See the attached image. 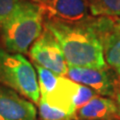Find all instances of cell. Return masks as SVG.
<instances>
[{
  "label": "cell",
  "mask_w": 120,
  "mask_h": 120,
  "mask_svg": "<svg viewBox=\"0 0 120 120\" xmlns=\"http://www.w3.org/2000/svg\"><path fill=\"white\" fill-rule=\"evenodd\" d=\"M79 86L80 83L69 79L68 77L60 76L54 91L47 96L40 97V99H43L52 106L65 111L74 120V113L76 110L74 102Z\"/></svg>",
  "instance_id": "9c48e42d"
},
{
  "label": "cell",
  "mask_w": 120,
  "mask_h": 120,
  "mask_svg": "<svg viewBox=\"0 0 120 120\" xmlns=\"http://www.w3.org/2000/svg\"><path fill=\"white\" fill-rule=\"evenodd\" d=\"M87 20L79 23H68L47 19L44 27L58 41L68 67L106 68L102 45Z\"/></svg>",
  "instance_id": "6da1fadb"
},
{
  "label": "cell",
  "mask_w": 120,
  "mask_h": 120,
  "mask_svg": "<svg viewBox=\"0 0 120 120\" xmlns=\"http://www.w3.org/2000/svg\"><path fill=\"white\" fill-rule=\"evenodd\" d=\"M66 76L77 83L88 86L98 94L112 96L116 94V80L106 68L69 66Z\"/></svg>",
  "instance_id": "8992f818"
},
{
  "label": "cell",
  "mask_w": 120,
  "mask_h": 120,
  "mask_svg": "<svg viewBox=\"0 0 120 120\" xmlns=\"http://www.w3.org/2000/svg\"><path fill=\"white\" fill-rule=\"evenodd\" d=\"M44 16V10L39 3L22 1L0 26L6 50L26 53L43 32Z\"/></svg>",
  "instance_id": "7a4b0ae2"
},
{
  "label": "cell",
  "mask_w": 120,
  "mask_h": 120,
  "mask_svg": "<svg viewBox=\"0 0 120 120\" xmlns=\"http://www.w3.org/2000/svg\"><path fill=\"white\" fill-rule=\"evenodd\" d=\"M116 103H117L118 112H119V116H120V89H119V91L116 93Z\"/></svg>",
  "instance_id": "9a60e30c"
},
{
  "label": "cell",
  "mask_w": 120,
  "mask_h": 120,
  "mask_svg": "<svg viewBox=\"0 0 120 120\" xmlns=\"http://www.w3.org/2000/svg\"><path fill=\"white\" fill-rule=\"evenodd\" d=\"M37 110L31 101L0 85V120H36Z\"/></svg>",
  "instance_id": "ba28073f"
},
{
  "label": "cell",
  "mask_w": 120,
  "mask_h": 120,
  "mask_svg": "<svg viewBox=\"0 0 120 120\" xmlns=\"http://www.w3.org/2000/svg\"><path fill=\"white\" fill-rule=\"evenodd\" d=\"M0 84L38 104L40 90L34 67L20 53L0 49Z\"/></svg>",
  "instance_id": "3957f363"
},
{
  "label": "cell",
  "mask_w": 120,
  "mask_h": 120,
  "mask_svg": "<svg viewBox=\"0 0 120 120\" xmlns=\"http://www.w3.org/2000/svg\"><path fill=\"white\" fill-rule=\"evenodd\" d=\"M35 70L37 72V77H38L40 97H44L51 94L58 84L60 76L37 64H35Z\"/></svg>",
  "instance_id": "7c38bea8"
},
{
  "label": "cell",
  "mask_w": 120,
  "mask_h": 120,
  "mask_svg": "<svg viewBox=\"0 0 120 120\" xmlns=\"http://www.w3.org/2000/svg\"><path fill=\"white\" fill-rule=\"evenodd\" d=\"M92 16H119L120 0H87Z\"/></svg>",
  "instance_id": "8fae6325"
},
{
  "label": "cell",
  "mask_w": 120,
  "mask_h": 120,
  "mask_svg": "<svg viewBox=\"0 0 120 120\" xmlns=\"http://www.w3.org/2000/svg\"><path fill=\"white\" fill-rule=\"evenodd\" d=\"M87 22L100 40L106 64L120 77V17L96 16Z\"/></svg>",
  "instance_id": "277c9868"
},
{
  "label": "cell",
  "mask_w": 120,
  "mask_h": 120,
  "mask_svg": "<svg viewBox=\"0 0 120 120\" xmlns=\"http://www.w3.org/2000/svg\"><path fill=\"white\" fill-rule=\"evenodd\" d=\"M39 115L42 120H73L65 111L54 107L43 99L39 100Z\"/></svg>",
  "instance_id": "4fadbf2b"
},
{
  "label": "cell",
  "mask_w": 120,
  "mask_h": 120,
  "mask_svg": "<svg viewBox=\"0 0 120 120\" xmlns=\"http://www.w3.org/2000/svg\"><path fill=\"white\" fill-rule=\"evenodd\" d=\"M47 19L79 23L91 17L87 0H47L38 2Z\"/></svg>",
  "instance_id": "52a82bcc"
},
{
  "label": "cell",
  "mask_w": 120,
  "mask_h": 120,
  "mask_svg": "<svg viewBox=\"0 0 120 120\" xmlns=\"http://www.w3.org/2000/svg\"><path fill=\"white\" fill-rule=\"evenodd\" d=\"M23 0H0V26L12 14Z\"/></svg>",
  "instance_id": "5bb4252c"
},
{
  "label": "cell",
  "mask_w": 120,
  "mask_h": 120,
  "mask_svg": "<svg viewBox=\"0 0 120 120\" xmlns=\"http://www.w3.org/2000/svg\"><path fill=\"white\" fill-rule=\"evenodd\" d=\"M29 55L33 62L59 76H65L68 70L64 54L58 41L47 28L31 45Z\"/></svg>",
  "instance_id": "5b68a950"
},
{
  "label": "cell",
  "mask_w": 120,
  "mask_h": 120,
  "mask_svg": "<svg viewBox=\"0 0 120 120\" xmlns=\"http://www.w3.org/2000/svg\"><path fill=\"white\" fill-rule=\"evenodd\" d=\"M38 2H44V1H47V0H37Z\"/></svg>",
  "instance_id": "2e32d148"
},
{
  "label": "cell",
  "mask_w": 120,
  "mask_h": 120,
  "mask_svg": "<svg viewBox=\"0 0 120 120\" xmlns=\"http://www.w3.org/2000/svg\"><path fill=\"white\" fill-rule=\"evenodd\" d=\"M119 115L117 103L107 97L94 98L77 108L74 120H111Z\"/></svg>",
  "instance_id": "30bf717a"
}]
</instances>
